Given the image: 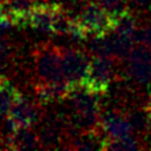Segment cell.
<instances>
[{
  "mask_svg": "<svg viewBox=\"0 0 151 151\" xmlns=\"http://www.w3.org/2000/svg\"><path fill=\"white\" fill-rule=\"evenodd\" d=\"M136 29H137L136 18L129 10H125L120 15L115 17V28H113V32L115 33L132 37V34L136 32Z\"/></svg>",
  "mask_w": 151,
  "mask_h": 151,
  "instance_id": "14",
  "label": "cell"
},
{
  "mask_svg": "<svg viewBox=\"0 0 151 151\" xmlns=\"http://www.w3.org/2000/svg\"><path fill=\"white\" fill-rule=\"evenodd\" d=\"M130 1L137 8H146L151 4V0H130Z\"/></svg>",
  "mask_w": 151,
  "mask_h": 151,
  "instance_id": "20",
  "label": "cell"
},
{
  "mask_svg": "<svg viewBox=\"0 0 151 151\" xmlns=\"http://www.w3.org/2000/svg\"><path fill=\"white\" fill-rule=\"evenodd\" d=\"M88 53L91 55H97V57H113L111 39L108 34L93 37V39L88 45Z\"/></svg>",
  "mask_w": 151,
  "mask_h": 151,
  "instance_id": "15",
  "label": "cell"
},
{
  "mask_svg": "<svg viewBox=\"0 0 151 151\" xmlns=\"http://www.w3.org/2000/svg\"><path fill=\"white\" fill-rule=\"evenodd\" d=\"M9 0H0V4H3V3H8Z\"/></svg>",
  "mask_w": 151,
  "mask_h": 151,
  "instance_id": "22",
  "label": "cell"
},
{
  "mask_svg": "<svg viewBox=\"0 0 151 151\" xmlns=\"http://www.w3.org/2000/svg\"><path fill=\"white\" fill-rule=\"evenodd\" d=\"M20 97V92L12 86L6 77L0 78V119L9 116L12 107Z\"/></svg>",
  "mask_w": 151,
  "mask_h": 151,
  "instance_id": "10",
  "label": "cell"
},
{
  "mask_svg": "<svg viewBox=\"0 0 151 151\" xmlns=\"http://www.w3.org/2000/svg\"><path fill=\"white\" fill-rule=\"evenodd\" d=\"M57 3H39L29 13L18 17L17 25L29 27L39 33H53V13Z\"/></svg>",
  "mask_w": 151,
  "mask_h": 151,
  "instance_id": "5",
  "label": "cell"
},
{
  "mask_svg": "<svg viewBox=\"0 0 151 151\" xmlns=\"http://www.w3.org/2000/svg\"><path fill=\"white\" fill-rule=\"evenodd\" d=\"M89 53L77 48H62L63 77L70 88L83 84L91 64Z\"/></svg>",
  "mask_w": 151,
  "mask_h": 151,
  "instance_id": "4",
  "label": "cell"
},
{
  "mask_svg": "<svg viewBox=\"0 0 151 151\" xmlns=\"http://www.w3.org/2000/svg\"><path fill=\"white\" fill-rule=\"evenodd\" d=\"M145 107H146L147 113H149V132H151V97L149 98V101L145 105Z\"/></svg>",
  "mask_w": 151,
  "mask_h": 151,
  "instance_id": "21",
  "label": "cell"
},
{
  "mask_svg": "<svg viewBox=\"0 0 151 151\" xmlns=\"http://www.w3.org/2000/svg\"><path fill=\"white\" fill-rule=\"evenodd\" d=\"M116 78V58L92 55L88 74L82 86L89 91L106 94L112 81Z\"/></svg>",
  "mask_w": 151,
  "mask_h": 151,
  "instance_id": "3",
  "label": "cell"
},
{
  "mask_svg": "<svg viewBox=\"0 0 151 151\" xmlns=\"http://www.w3.org/2000/svg\"><path fill=\"white\" fill-rule=\"evenodd\" d=\"M69 92L70 86L67 82H38L34 88L35 101L40 106L67 100Z\"/></svg>",
  "mask_w": 151,
  "mask_h": 151,
  "instance_id": "8",
  "label": "cell"
},
{
  "mask_svg": "<svg viewBox=\"0 0 151 151\" xmlns=\"http://www.w3.org/2000/svg\"><path fill=\"white\" fill-rule=\"evenodd\" d=\"M111 39V45H112V52H113V57L116 59H125L129 58L130 53L132 49L135 48V40L131 35H124V34H119L115 33L110 37Z\"/></svg>",
  "mask_w": 151,
  "mask_h": 151,
  "instance_id": "12",
  "label": "cell"
},
{
  "mask_svg": "<svg viewBox=\"0 0 151 151\" xmlns=\"http://www.w3.org/2000/svg\"><path fill=\"white\" fill-rule=\"evenodd\" d=\"M76 20L82 25L87 35L92 37L107 35L115 28V17L94 0L83 6Z\"/></svg>",
  "mask_w": 151,
  "mask_h": 151,
  "instance_id": "2",
  "label": "cell"
},
{
  "mask_svg": "<svg viewBox=\"0 0 151 151\" xmlns=\"http://www.w3.org/2000/svg\"><path fill=\"white\" fill-rule=\"evenodd\" d=\"M38 4H39V0H9L8 1L9 8L15 13L17 19H18V17L29 13Z\"/></svg>",
  "mask_w": 151,
  "mask_h": 151,
  "instance_id": "17",
  "label": "cell"
},
{
  "mask_svg": "<svg viewBox=\"0 0 151 151\" xmlns=\"http://www.w3.org/2000/svg\"><path fill=\"white\" fill-rule=\"evenodd\" d=\"M34 70L39 82H65L62 70V48L42 43L33 52Z\"/></svg>",
  "mask_w": 151,
  "mask_h": 151,
  "instance_id": "1",
  "label": "cell"
},
{
  "mask_svg": "<svg viewBox=\"0 0 151 151\" xmlns=\"http://www.w3.org/2000/svg\"><path fill=\"white\" fill-rule=\"evenodd\" d=\"M40 149V140L38 132L33 127H19L13 136L12 150Z\"/></svg>",
  "mask_w": 151,
  "mask_h": 151,
  "instance_id": "9",
  "label": "cell"
},
{
  "mask_svg": "<svg viewBox=\"0 0 151 151\" xmlns=\"http://www.w3.org/2000/svg\"><path fill=\"white\" fill-rule=\"evenodd\" d=\"M101 127L107 140H119L134 135V130L121 108H108L101 113Z\"/></svg>",
  "mask_w": 151,
  "mask_h": 151,
  "instance_id": "6",
  "label": "cell"
},
{
  "mask_svg": "<svg viewBox=\"0 0 151 151\" xmlns=\"http://www.w3.org/2000/svg\"><path fill=\"white\" fill-rule=\"evenodd\" d=\"M126 117L130 125L132 126L135 134L145 135L149 131V113L146 107L142 108H132L126 111Z\"/></svg>",
  "mask_w": 151,
  "mask_h": 151,
  "instance_id": "13",
  "label": "cell"
},
{
  "mask_svg": "<svg viewBox=\"0 0 151 151\" xmlns=\"http://www.w3.org/2000/svg\"><path fill=\"white\" fill-rule=\"evenodd\" d=\"M97 1L102 8H105L106 10L112 14L113 17L120 15L121 13H124L126 9V0H94Z\"/></svg>",
  "mask_w": 151,
  "mask_h": 151,
  "instance_id": "18",
  "label": "cell"
},
{
  "mask_svg": "<svg viewBox=\"0 0 151 151\" xmlns=\"http://www.w3.org/2000/svg\"><path fill=\"white\" fill-rule=\"evenodd\" d=\"M132 38L136 44H142L151 48V25L136 29V32L132 34Z\"/></svg>",
  "mask_w": 151,
  "mask_h": 151,
  "instance_id": "19",
  "label": "cell"
},
{
  "mask_svg": "<svg viewBox=\"0 0 151 151\" xmlns=\"http://www.w3.org/2000/svg\"><path fill=\"white\" fill-rule=\"evenodd\" d=\"M126 73L131 81L140 86H150L151 84V64L141 60L127 59Z\"/></svg>",
  "mask_w": 151,
  "mask_h": 151,
  "instance_id": "11",
  "label": "cell"
},
{
  "mask_svg": "<svg viewBox=\"0 0 151 151\" xmlns=\"http://www.w3.org/2000/svg\"><path fill=\"white\" fill-rule=\"evenodd\" d=\"M139 149H145V147L144 145H141V141H139L137 137L131 135L119 140H107L103 150L119 151V150H139Z\"/></svg>",
  "mask_w": 151,
  "mask_h": 151,
  "instance_id": "16",
  "label": "cell"
},
{
  "mask_svg": "<svg viewBox=\"0 0 151 151\" xmlns=\"http://www.w3.org/2000/svg\"><path fill=\"white\" fill-rule=\"evenodd\" d=\"M40 105L20 97L12 107L9 116L18 127H33L42 120Z\"/></svg>",
  "mask_w": 151,
  "mask_h": 151,
  "instance_id": "7",
  "label": "cell"
}]
</instances>
